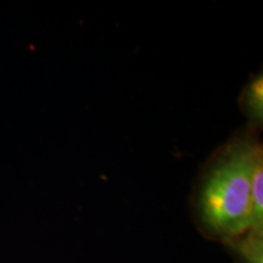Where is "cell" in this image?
<instances>
[{"mask_svg": "<svg viewBox=\"0 0 263 263\" xmlns=\"http://www.w3.org/2000/svg\"><path fill=\"white\" fill-rule=\"evenodd\" d=\"M224 248L235 263H263V230L250 228Z\"/></svg>", "mask_w": 263, "mask_h": 263, "instance_id": "2", "label": "cell"}, {"mask_svg": "<svg viewBox=\"0 0 263 263\" xmlns=\"http://www.w3.org/2000/svg\"><path fill=\"white\" fill-rule=\"evenodd\" d=\"M262 156L258 130L248 127L203 164L190 196V212L206 239L224 245L251 228L252 174Z\"/></svg>", "mask_w": 263, "mask_h": 263, "instance_id": "1", "label": "cell"}, {"mask_svg": "<svg viewBox=\"0 0 263 263\" xmlns=\"http://www.w3.org/2000/svg\"><path fill=\"white\" fill-rule=\"evenodd\" d=\"M239 106L250 122V128L258 130L263 121V77L252 76L239 98Z\"/></svg>", "mask_w": 263, "mask_h": 263, "instance_id": "3", "label": "cell"}]
</instances>
